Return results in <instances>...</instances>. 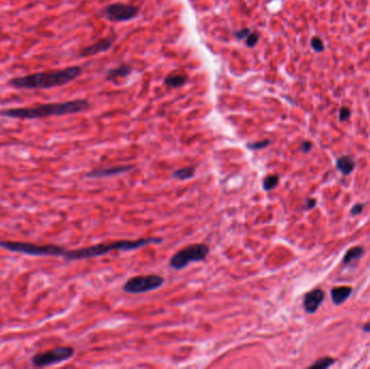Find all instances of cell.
Segmentation results:
<instances>
[{
    "instance_id": "21",
    "label": "cell",
    "mask_w": 370,
    "mask_h": 369,
    "mask_svg": "<svg viewBox=\"0 0 370 369\" xmlns=\"http://www.w3.org/2000/svg\"><path fill=\"white\" fill-rule=\"evenodd\" d=\"M270 144H271L270 140H262V141H257L253 143H248L247 147L249 150H252V151H259V150L264 149V147L269 146Z\"/></svg>"
},
{
    "instance_id": "1",
    "label": "cell",
    "mask_w": 370,
    "mask_h": 369,
    "mask_svg": "<svg viewBox=\"0 0 370 369\" xmlns=\"http://www.w3.org/2000/svg\"><path fill=\"white\" fill-rule=\"evenodd\" d=\"M79 66H69L62 69L34 73L30 75L10 79L8 85L14 89H51L65 86L81 75Z\"/></svg>"
},
{
    "instance_id": "15",
    "label": "cell",
    "mask_w": 370,
    "mask_h": 369,
    "mask_svg": "<svg viewBox=\"0 0 370 369\" xmlns=\"http://www.w3.org/2000/svg\"><path fill=\"white\" fill-rule=\"evenodd\" d=\"M131 72H132V68H131L130 65H128V64H122V65H120V66H118V67L111 69V71L109 72V74H108V77H109V79L126 77V76L130 75Z\"/></svg>"
},
{
    "instance_id": "14",
    "label": "cell",
    "mask_w": 370,
    "mask_h": 369,
    "mask_svg": "<svg viewBox=\"0 0 370 369\" xmlns=\"http://www.w3.org/2000/svg\"><path fill=\"white\" fill-rule=\"evenodd\" d=\"M185 82H186V76L183 75V74H179V73H173L171 75L167 76V78L165 79L166 85L173 88L182 87Z\"/></svg>"
},
{
    "instance_id": "20",
    "label": "cell",
    "mask_w": 370,
    "mask_h": 369,
    "mask_svg": "<svg viewBox=\"0 0 370 369\" xmlns=\"http://www.w3.org/2000/svg\"><path fill=\"white\" fill-rule=\"evenodd\" d=\"M311 47L316 52V54H322V52L325 51V44L321 37L314 36L311 39Z\"/></svg>"
},
{
    "instance_id": "7",
    "label": "cell",
    "mask_w": 370,
    "mask_h": 369,
    "mask_svg": "<svg viewBox=\"0 0 370 369\" xmlns=\"http://www.w3.org/2000/svg\"><path fill=\"white\" fill-rule=\"evenodd\" d=\"M75 355V349L72 346H59L47 352H40L31 357V364L35 367L54 366L66 362Z\"/></svg>"
},
{
    "instance_id": "11",
    "label": "cell",
    "mask_w": 370,
    "mask_h": 369,
    "mask_svg": "<svg viewBox=\"0 0 370 369\" xmlns=\"http://www.w3.org/2000/svg\"><path fill=\"white\" fill-rule=\"evenodd\" d=\"M114 40H115L114 36L101 39V40L97 41L96 44H93L91 46H88L84 49H82L81 52H80V57L87 58V57H90V56H96L98 54H102V52L108 51L113 46Z\"/></svg>"
},
{
    "instance_id": "8",
    "label": "cell",
    "mask_w": 370,
    "mask_h": 369,
    "mask_svg": "<svg viewBox=\"0 0 370 369\" xmlns=\"http://www.w3.org/2000/svg\"><path fill=\"white\" fill-rule=\"evenodd\" d=\"M139 9L131 5L114 4L103 10V15L113 22H125L130 21L137 15Z\"/></svg>"
},
{
    "instance_id": "10",
    "label": "cell",
    "mask_w": 370,
    "mask_h": 369,
    "mask_svg": "<svg viewBox=\"0 0 370 369\" xmlns=\"http://www.w3.org/2000/svg\"><path fill=\"white\" fill-rule=\"evenodd\" d=\"M324 298H325V293L321 289H315L306 293L303 300V308L305 312L309 314L315 313L317 310H319Z\"/></svg>"
},
{
    "instance_id": "28",
    "label": "cell",
    "mask_w": 370,
    "mask_h": 369,
    "mask_svg": "<svg viewBox=\"0 0 370 369\" xmlns=\"http://www.w3.org/2000/svg\"><path fill=\"white\" fill-rule=\"evenodd\" d=\"M363 329H364V331H365V332H370V322H369V323H367L366 325H364Z\"/></svg>"
},
{
    "instance_id": "3",
    "label": "cell",
    "mask_w": 370,
    "mask_h": 369,
    "mask_svg": "<svg viewBox=\"0 0 370 369\" xmlns=\"http://www.w3.org/2000/svg\"><path fill=\"white\" fill-rule=\"evenodd\" d=\"M163 239L160 237H146L135 240H118L112 242H102L90 247H84L76 250H67L64 259L67 261H78L90 258L101 257L112 251H132L152 244H161Z\"/></svg>"
},
{
    "instance_id": "27",
    "label": "cell",
    "mask_w": 370,
    "mask_h": 369,
    "mask_svg": "<svg viewBox=\"0 0 370 369\" xmlns=\"http://www.w3.org/2000/svg\"><path fill=\"white\" fill-rule=\"evenodd\" d=\"M315 204H316V200L315 199H311V198H309L308 200H306V203H305V209H311V208H313L314 206H315Z\"/></svg>"
},
{
    "instance_id": "9",
    "label": "cell",
    "mask_w": 370,
    "mask_h": 369,
    "mask_svg": "<svg viewBox=\"0 0 370 369\" xmlns=\"http://www.w3.org/2000/svg\"><path fill=\"white\" fill-rule=\"evenodd\" d=\"M135 168L134 165H119V166H112L108 168H100V169H93L92 171L88 172L86 177L93 178V179H102V178H111L115 175H119L126 172H129Z\"/></svg>"
},
{
    "instance_id": "16",
    "label": "cell",
    "mask_w": 370,
    "mask_h": 369,
    "mask_svg": "<svg viewBox=\"0 0 370 369\" xmlns=\"http://www.w3.org/2000/svg\"><path fill=\"white\" fill-rule=\"evenodd\" d=\"M364 255V249L362 247H353L351 249H348L346 251V254L344 255L343 258V265L347 266L354 260H357L361 258Z\"/></svg>"
},
{
    "instance_id": "5",
    "label": "cell",
    "mask_w": 370,
    "mask_h": 369,
    "mask_svg": "<svg viewBox=\"0 0 370 369\" xmlns=\"http://www.w3.org/2000/svg\"><path fill=\"white\" fill-rule=\"evenodd\" d=\"M209 252L210 249L206 244L188 245L171 257L169 267L173 270H183L193 262L205 261L209 256Z\"/></svg>"
},
{
    "instance_id": "22",
    "label": "cell",
    "mask_w": 370,
    "mask_h": 369,
    "mask_svg": "<svg viewBox=\"0 0 370 369\" xmlns=\"http://www.w3.org/2000/svg\"><path fill=\"white\" fill-rule=\"evenodd\" d=\"M351 115H352V112L350 109H348L347 107H342L339 111V120L345 121L347 119H350Z\"/></svg>"
},
{
    "instance_id": "23",
    "label": "cell",
    "mask_w": 370,
    "mask_h": 369,
    "mask_svg": "<svg viewBox=\"0 0 370 369\" xmlns=\"http://www.w3.org/2000/svg\"><path fill=\"white\" fill-rule=\"evenodd\" d=\"M259 40V34L258 33H252V34H249L248 37H247V40H246V44L249 48H252L255 47L258 43Z\"/></svg>"
},
{
    "instance_id": "19",
    "label": "cell",
    "mask_w": 370,
    "mask_h": 369,
    "mask_svg": "<svg viewBox=\"0 0 370 369\" xmlns=\"http://www.w3.org/2000/svg\"><path fill=\"white\" fill-rule=\"evenodd\" d=\"M334 364V360L331 357H323L321 358V360L316 361L313 365H311L312 368H321V369H325V368H328L330 367L331 365Z\"/></svg>"
},
{
    "instance_id": "6",
    "label": "cell",
    "mask_w": 370,
    "mask_h": 369,
    "mask_svg": "<svg viewBox=\"0 0 370 369\" xmlns=\"http://www.w3.org/2000/svg\"><path fill=\"white\" fill-rule=\"evenodd\" d=\"M164 284H165V278L161 275H157V274L139 275V276H133L127 280L124 284L122 290L126 293L137 294V293H143V292L160 289Z\"/></svg>"
},
{
    "instance_id": "17",
    "label": "cell",
    "mask_w": 370,
    "mask_h": 369,
    "mask_svg": "<svg viewBox=\"0 0 370 369\" xmlns=\"http://www.w3.org/2000/svg\"><path fill=\"white\" fill-rule=\"evenodd\" d=\"M195 174V168L193 166H188V167H184L181 168V169L175 170L172 173V177L174 179H178L180 181H184V180H188V179L193 178Z\"/></svg>"
},
{
    "instance_id": "13",
    "label": "cell",
    "mask_w": 370,
    "mask_h": 369,
    "mask_svg": "<svg viewBox=\"0 0 370 369\" xmlns=\"http://www.w3.org/2000/svg\"><path fill=\"white\" fill-rule=\"evenodd\" d=\"M337 168L343 174H350L355 168V162L351 156H342L337 160Z\"/></svg>"
},
{
    "instance_id": "29",
    "label": "cell",
    "mask_w": 370,
    "mask_h": 369,
    "mask_svg": "<svg viewBox=\"0 0 370 369\" xmlns=\"http://www.w3.org/2000/svg\"><path fill=\"white\" fill-rule=\"evenodd\" d=\"M0 208H2V207H0Z\"/></svg>"
},
{
    "instance_id": "2",
    "label": "cell",
    "mask_w": 370,
    "mask_h": 369,
    "mask_svg": "<svg viewBox=\"0 0 370 369\" xmlns=\"http://www.w3.org/2000/svg\"><path fill=\"white\" fill-rule=\"evenodd\" d=\"M89 102L86 100H73L61 103L41 104L33 108H16L0 111V115L14 119H39L63 116L68 114L80 113L89 108Z\"/></svg>"
},
{
    "instance_id": "24",
    "label": "cell",
    "mask_w": 370,
    "mask_h": 369,
    "mask_svg": "<svg viewBox=\"0 0 370 369\" xmlns=\"http://www.w3.org/2000/svg\"><path fill=\"white\" fill-rule=\"evenodd\" d=\"M250 34V30L248 28H242L240 30H238L236 33V37L238 39H244V38H247L248 35Z\"/></svg>"
},
{
    "instance_id": "26",
    "label": "cell",
    "mask_w": 370,
    "mask_h": 369,
    "mask_svg": "<svg viewBox=\"0 0 370 369\" xmlns=\"http://www.w3.org/2000/svg\"><path fill=\"white\" fill-rule=\"evenodd\" d=\"M363 208H364V205H362V204H357V205H355V206L352 208V210H351V214H352V215H358V214H361V213L363 212Z\"/></svg>"
},
{
    "instance_id": "25",
    "label": "cell",
    "mask_w": 370,
    "mask_h": 369,
    "mask_svg": "<svg viewBox=\"0 0 370 369\" xmlns=\"http://www.w3.org/2000/svg\"><path fill=\"white\" fill-rule=\"evenodd\" d=\"M312 143L310 141H304L302 144H301V151L303 153H309L312 149Z\"/></svg>"
},
{
    "instance_id": "12",
    "label": "cell",
    "mask_w": 370,
    "mask_h": 369,
    "mask_svg": "<svg viewBox=\"0 0 370 369\" xmlns=\"http://www.w3.org/2000/svg\"><path fill=\"white\" fill-rule=\"evenodd\" d=\"M352 288L348 286H341V287H334L331 290V298L334 304L339 305L345 302L348 297L351 296Z\"/></svg>"
},
{
    "instance_id": "4",
    "label": "cell",
    "mask_w": 370,
    "mask_h": 369,
    "mask_svg": "<svg viewBox=\"0 0 370 369\" xmlns=\"http://www.w3.org/2000/svg\"><path fill=\"white\" fill-rule=\"evenodd\" d=\"M0 247H3L11 252H17L26 256L33 257H61L64 258L66 249L57 245H37L33 242L24 241H10L2 240Z\"/></svg>"
},
{
    "instance_id": "18",
    "label": "cell",
    "mask_w": 370,
    "mask_h": 369,
    "mask_svg": "<svg viewBox=\"0 0 370 369\" xmlns=\"http://www.w3.org/2000/svg\"><path fill=\"white\" fill-rule=\"evenodd\" d=\"M279 183V177L277 174H270L264 178L263 180V189L264 191H272Z\"/></svg>"
}]
</instances>
